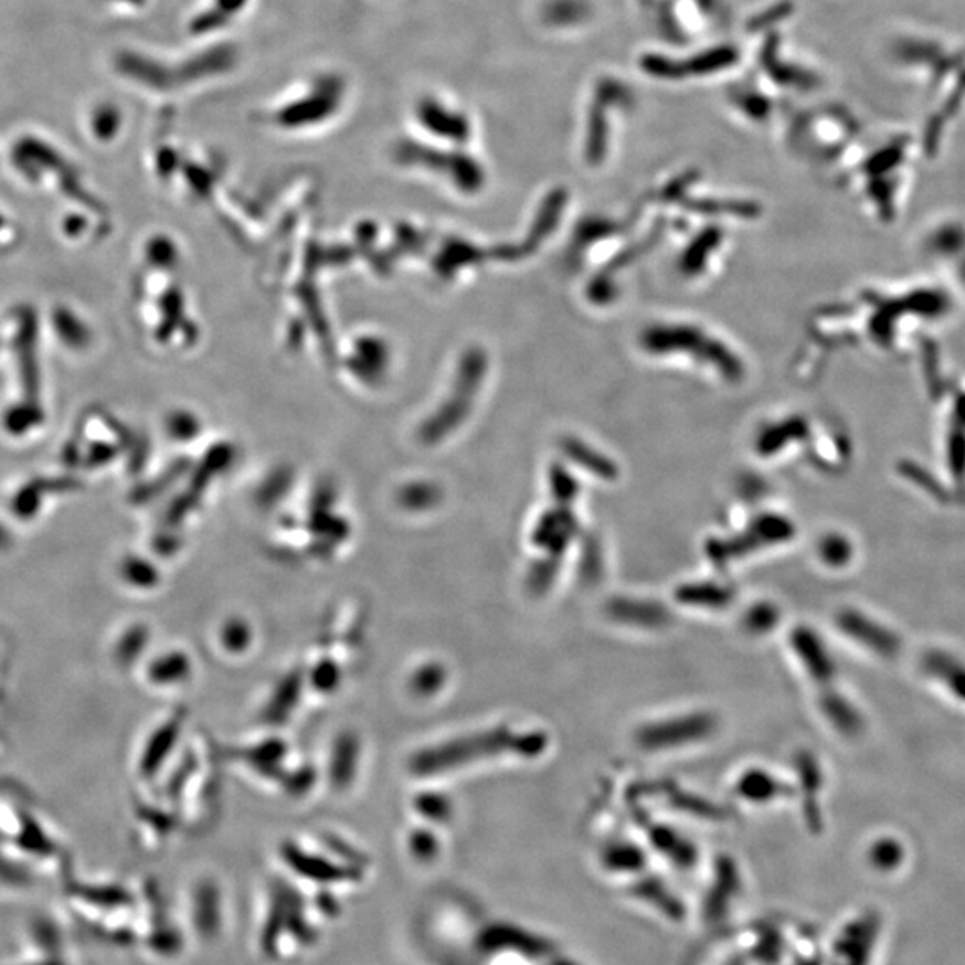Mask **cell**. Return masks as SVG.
Here are the masks:
<instances>
[{"instance_id":"obj_2","label":"cell","mask_w":965,"mask_h":965,"mask_svg":"<svg viewBox=\"0 0 965 965\" xmlns=\"http://www.w3.org/2000/svg\"><path fill=\"white\" fill-rule=\"evenodd\" d=\"M793 646L796 649L799 660L805 664L808 675L814 676L816 680H828L834 675V666L831 658L826 655L825 646L820 643L817 635L808 632L806 628H797L793 635Z\"/></svg>"},{"instance_id":"obj_1","label":"cell","mask_w":965,"mask_h":965,"mask_svg":"<svg viewBox=\"0 0 965 965\" xmlns=\"http://www.w3.org/2000/svg\"><path fill=\"white\" fill-rule=\"evenodd\" d=\"M713 727L715 721L708 713H693L687 718L653 722L638 731L637 741L646 750H670L704 739L712 733Z\"/></svg>"},{"instance_id":"obj_7","label":"cell","mask_w":965,"mask_h":965,"mask_svg":"<svg viewBox=\"0 0 965 965\" xmlns=\"http://www.w3.org/2000/svg\"><path fill=\"white\" fill-rule=\"evenodd\" d=\"M823 710H825L826 715H828L829 721L834 722L835 727L844 728L842 731H855L853 728H857L855 713L840 699L826 698L825 703H823Z\"/></svg>"},{"instance_id":"obj_3","label":"cell","mask_w":965,"mask_h":965,"mask_svg":"<svg viewBox=\"0 0 965 965\" xmlns=\"http://www.w3.org/2000/svg\"><path fill=\"white\" fill-rule=\"evenodd\" d=\"M609 615L615 621L635 626H661L667 623V612L655 603H640L635 600L614 601L608 608Z\"/></svg>"},{"instance_id":"obj_6","label":"cell","mask_w":965,"mask_h":965,"mask_svg":"<svg viewBox=\"0 0 965 965\" xmlns=\"http://www.w3.org/2000/svg\"><path fill=\"white\" fill-rule=\"evenodd\" d=\"M678 600L689 605L722 606L731 600V591L719 585H689L678 592Z\"/></svg>"},{"instance_id":"obj_8","label":"cell","mask_w":965,"mask_h":965,"mask_svg":"<svg viewBox=\"0 0 965 965\" xmlns=\"http://www.w3.org/2000/svg\"><path fill=\"white\" fill-rule=\"evenodd\" d=\"M778 621V612L771 605H756L745 617V626L750 632L764 633L773 628Z\"/></svg>"},{"instance_id":"obj_4","label":"cell","mask_w":965,"mask_h":965,"mask_svg":"<svg viewBox=\"0 0 965 965\" xmlns=\"http://www.w3.org/2000/svg\"><path fill=\"white\" fill-rule=\"evenodd\" d=\"M839 624L842 632L848 633L857 640H862L866 646L874 647L878 651H889V647H891L889 635L877 628L871 621L863 619L862 615L846 612V614L840 615Z\"/></svg>"},{"instance_id":"obj_5","label":"cell","mask_w":965,"mask_h":965,"mask_svg":"<svg viewBox=\"0 0 965 965\" xmlns=\"http://www.w3.org/2000/svg\"><path fill=\"white\" fill-rule=\"evenodd\" d=\"M739 793L742 794V797H747L753 802H764L768 797H776L778 794L785 793V788L776 780L771 778L768 774L759 771V773L742 776L741 783H739Z\"/></svg>"}]
</instances>
